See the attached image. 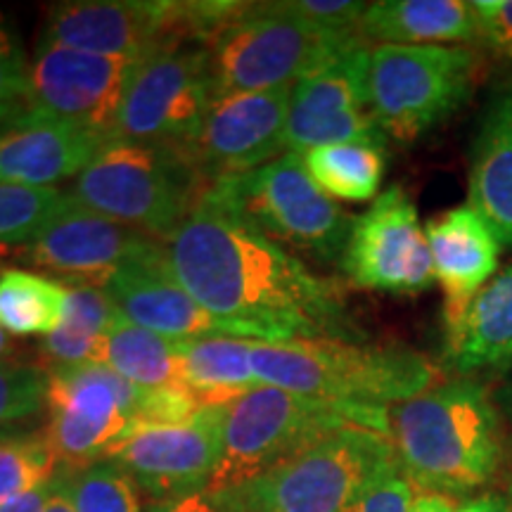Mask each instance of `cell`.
I'll return each instance as SVG.
<instances>
[{"label":"cell","instance_id":"6da1fadb","mask_svg":"<svg viewBox=\"0 0 512 512\" xmlns=\"http://www.w3.org/2000/svg\"><path fill=\"white\" fill-rule=\"evenodd\" d=\"M178 285L240 339L261 344L332 337L363 342L342 290L268 238L216 190L207 188L164 240Z\"/></svg>","mask_w":512,"mask_h":512},{"label":"cell","instance_id":"7a4b0ae2","mask_svg":"<svg viewBox=\"0 0 512 512\" xmlns=\"http://www.w3.org/2000/svg\"><path fill=\"white\" fill-rule=\"evenodd\" d=\"M396 463L418 489L451 501L491 491L510 467L505 418L482 377H448L389 408Z\"/></svg>","mask_w":512,"mask_h":512},{"label":"cell","instance_id":"3957f363","mask_svg":"<svg viewBox=\"0 0 512 512\" xmlns=\"http://www.w3.org/2000/svg\"><path fill=\"white\" fill-rule=\"evenodd\" d=\"M261 384L285 392L358 406L392 408L439 382L434 363L401 344L316 337L252 347Z\"/></svg>","mask_w":512,"mask_h":512},{"label":"cell","instance_id":"277c9868","mask_svg":"<svg viewBox=\"0 0 512 512\" xmlns=\"http://www.w3.org/2000/svg\"><path fill=\"white\" fill-rule=\"evenodd\" d=\"M46 373L48 427L43 432L57 467L67 470L107 458L140 425L183 422L200 411L190 396L147 392L107 363L55 366Z\"/></svg>","mask_w":512,"mask_h":512},{"label":"cell","instance_id":"5b68a950","mask_svg":"<svg viewBox=\"0 0 512 512\" xmlns=\"http://www.w3.org/2000/svg\"><path fill=\"white\" fill-rule=\"evenodd\" d=\"M347 427H363L389 437V408L316 399L259 384L226 406L221 453L209 491L249 482Z\"/></svg>","mask_w":512,"mask_h":512},{"label":"cell","instance_id":"8992f818","mask_svg":"<svg viewBox=\"0 0 512 512\" xmlns=\"http://www.w3.org/2000/svg\"><path fill=\"white\" fill-rule=\"evenodd\" d=\"M207 188L185 147L112 138L74 178L67 195L95 214L164 242Z\"/></svg>","mask_w":512,"mask_h":512},{"label":"cell","instance_id":"52a82bcc","mask_svg":"<svg viewBox=\"0 0 512 512\" xmlns=\"http://www.w3.org/2000/svg\"><path fill=\"white\" fill-rule=\"evenodd\" d=\"M394 456L389 437L347 427L264 475L209 494L223 512H344L358 489Z\"/></svg>","mask_w":512,"mask_h":512},{"label":"cell","instance_id":"ba28073f","mask_svg":"<svg viewBox=\"0 0 512 512\" xmlns=\"http://www.w3.org/2000/svg\"><path fill=\"white\" fill-rule=\"evenodd\" d=\"M482 74L470 46H370V110L387 140L413 145L465 105Z\"/></svg>","mask_w":512,"mask_h":512},{"label":"cell","instance_id":"9c48e42d","mask_svg":"<svg viewBox=\"0 0 512 512\" xmlns=\"http://www.w3.org/2000/svg\"><path fill=\"white\" fill-rule=\"evenodd\" d=\"M358 38L325 34L285 3H245L207 43L216 100L294 86Z\"/></svg>","mask_w":512,"mask_h":512},{"label":"cell","instance_id":"30bf717a","mask_svg":"<svg viewBox=\"0 0 512 512\" xmlns=\"http://www.w3.org/2000/svg\"><path fill=\"white\" fill-rule=\"evenodd\" d=\"M223 200L280 245L325 264L342 261L354 216L318 188L299 152H285L259 169L211 183Z\"/></svg>","mask_w":512,"mask_h":512},{"label":"cell","instance_id":"8fae6325","mask_svg":"<svg viewBox=\"0 0 512 512\" xmlns=\"http://www.w3.org/2000/svg\"><path fill=\"white\" fill-rule=\"evenodd\" d=\"M214 100L209 50L197 43L162 48L133 64L112 138L188 150Z\"/></svg>","mask_w":512,"mask_h":512},{"label":"cell","instance_id":"7c38bea8","mask_svg":"<svg viewBox=\"0 0 512 512\" xmlns=\"http://www.w3.org/2000/svg\"><path fill=\"white\" fill-rule=\"evenodd\" d=\"M366 38L337 50L292 88L285 150L299 152L337 143L387 145L370 110Z\"/></svg>","mask_w":512,"mask_h":512},{"label":"cell","instance_id":"4fadbf2b","mask_svg":"<svg viewBox=\"0 0 512 512\" xmlns=\"http://www.w3.org/2000/svg\"><path fill=\"white\" fill-rule=\"evenodd\" d=\"M349 283L384 294H420L434 283L430 242L418 209L401 185L375 197L354 216L347 249L339 261Z\"/></svg>","mask_w":512,"mask_h":512},{"label":"cell","instance_id":"5bb4252c","mask_svg":"<svg viewBox=\"0 0 512 512\" xmlns=\"http://www.w3.org/2000/svg\"><path fill=\"white\" fill-rule=\"evenodd\" d=\"M41 43L140 62L192 43L188 8L185 0H69L50 8Z\"/></svg>","mask_w":512,"mask_h":512},{"label":"cell","instance_id":"9a60e30c","mask_svg":"<svg viewBox=\"0 0 512 512\" xmlns=\"http://www.w3.org/2000/svg\"><path fill=\"white\" fill-rule=\"evenodd\" d=\"M226 408H200L183 422L131 430L107 458L117 460L147 501H171L209 491L221 453Z\"/></svg>","mask_w":512,"mask_h":512},{"label":"cell","instance_id":"2e32d148","mask_svg":"<svg viewBox=\"0 0 512 512\" xmlns=\"http://www.w3.org/2000/svg\"><path fill=\"white\" fill-rule=\"evenodd\" d=\"M292 88L235 93L214 100L188 147L192 164L207 185L259 169L285 155V128Z\"/></svg>","mask_w":512,"mask_h":512},{"label":"cell","instance_id":"e0dca14e","mask_svg":"<svg viewBox=\"0 0 512 512\" xmlns=\"http://www.w3.org/2000/svg\"><path fill=\"white\" fill-rule=\"evenodd\" d=\"M133 64L126 57L38 43L29 64L27 105L110 140Z\"/></svg>","mask_w":512,"mask_h":512},{"label":"cell","instance_id":"ac0fdd59","mask_svg":"<svg viewBox=\"0 0 512 512\" xmlns=\"http://www.w3.org/2000/svg\"><path fill=\"white\" fill-rule=\"evenodd\" d=\"M155 242L159 240L95 214L67 195L53 221L19 249V259L53 273L69 287L93 285L105 290L107 280L121 266Z\"/></svg>","mask_w":512,"mask_h":512},{"label":"cell","instance_id":"d6986e66","mask_svg":"<svg viewBox=\"0 0 512 512\" xmlns=\"http://www.w3.org/2000/svg\"><path fill=\"white\" fill-rule=\"evenodd\" d=\"M105 136L38 112L27 102L0 119V181L53 188L76 178L98 157Z\"/></svg>","mask_w":512,"mask_h":512},{"label":"cell","instance_id":"ffe728a7","mask_svg":"<svg viewBox=\"0 0 512 512\" xmlns=\"http://www.w3.org/2000/svg\"><path fill=\"white\" fill-rule=\"evenodd\" d=\"M105 292L117 304L121 316L133 325L171 339L195 337H238V330L226 320L195 302L178 285L166 261L164 242H155L107 280Z\"/></svg>","mask_w":512,"mask_h":512},{"label":"cell","instance_id":"44dd1931","mask_svg":"<svg viewBox=\"0 0 512 512\" xmlns=\"http://www.w3.org/2000/svg\"><path fill=\"white\" fill-rule=\"evenodd\" d=\"M434 280L444 292L446 335L470 309L472 299L491 283L501 259V240L470 204L448 209L425 226Z\"/></svg>","mask_w":512,"mask_h":512},{"label":"cell","instance_id":"7402d4cb","mask_svg":"<svg viewBox=\"0 0 512 512\" xmlns=\"http://www.w3.org/2000/svg\"><path fill=\"white\" fill-rule=\"evenodd\" d=\"M467 204L512 249V79L498 83L479 114Z\"/></svg>","mask_w":512,"mask_h":512},{"label":"cell","instance_id":"603a6c76","mask_svg":"<svg viewBox=\"0 0 512 512\" xmlns=\"http://www.w3.org/2000/svg\"><path fill=\"white\" fill-rule=\"evenodd\" d=\"M358 31L375 46H479L470 0H377L368 3Z\"/></svg>","mask_w":512,"mask_h":512},{"label":"cell","instance_id":"cb8c5ba5","mask_svg":"<svg viewBox=\"0 0 512 512\" xmlns=\"http://www.w3.org/2000/svg\"><path fill=\"white\" fill-rule=\"evenodd\" d=\"M444 361L458 377L503 375L512 366V264L491 278L448 332Z\"/></svg>","mask_w":512,"mask_h":512},{"label":"cell","instance_id":"d4e9b609","mask_svg":"<svg viewBox=\"0 0 512 512\" xmlns=\"http://www.w3.org/2000/svg\"><path fill=\"white\" fill-rule=\"evenodd\" d=\"M252 339H181L183 380L197 408H226L259 387L252 368Z\"/></svg>","mask_w":512,"mask_h":512},{"label":"cell","instance_id":"484cf974","mask_svg":"<svg viewBox=\"0 0 512 512\" xmlns=\"http://www.w3.org/2000/svg\"><path fill=\"white\" fill-rule=\"evenodd\" d=\"M124 318L102 287H67V306L60 328L43 337L38 356L41 366H81L105 363L107 335Z\"/></svg>","mask_w":512,"mask_h":512},{"label":"cell","instance_id":"4316f807","mask_svg":"<svg viewBox=\"0 0 512 512\" xmlns=\"http://www.w3.org/2000/svg\"><path fill=\"white\" fill-rule=\"evenodd\" d=\"M105 363L147 392L185 394L181 339L150 332L121 318L105 342Z\"/></svg>","mask_w":512,"mask_h":512},{"label":"cell","instance_id":"83f0119b","mask_svg":"<svg viewBox=\"0 0 512 512\" xmlns=\"http://www.w3.org/2000/svg\"><path fill=\"white\" fill-rule=\"evenodd\" d=\"M309 176L328 197L342 202L375 200L384 178V147L337 143L304 152Z\"/></svg>","mask_w":512,"mask_h":512},{"label":"cell","instance_id":"f1b7e54d","mask_svg":"<svg viewBox=\"0 0 512 512\" xmlns=\"http://www.w3.org/2000/svg\"><path fill=\"white\" fill-rule=\"evenodd\" d=\"M67 287L22 268L0 273V328L12 337H48L60 328Z\"/></svg>","mask_w":512,"mask_h":512},{"label":"cell","instance_id":"f546056e","mask_svg":"<svg viewBox=\"0 0 512 512\" xmlns=\"http://www.w3.org/2000/svg\"><path fill=\"white\" fill-rule=\"evenodd\" d=\"M57 472L46 432L12 430L0 434V508L50 482Z\"/></svg>","mask_w":512,"mask_h":512},{"label":"cell","instance_id":"4dcf8cb0","mask_svg":"<svg viewBox=\"0 0 512 512\" xmlns=\"http://www.w3.org/2000/svg\"><path fill=\"white\" fill-rule=\"evenodd\" d=\"M62 470L67 472L76 512H143L145 508L136 482L117 460L102 458L79 470Z\"/></svg>","mask_w":512,"mask_h":512},{"label":"cell","instance_id":"1f68e13d","mask_svg":"<svg viewBox=\"0 0 512 512\" xmlns=\"http://www.w3.org/2000/svg\"><path fill=\"white\" fill-rule=\"evenodd\" d=\"M67 192L0 181V245H29L53 221Z\"/></svg>","mask_w":512,"mask_h":512},{"label":"cell","instance_id":"d6a6232c","mask_svg":"<svg viewBox=\"0 0 512 512\" xmlns=\"http://www.w3.org/2000/svg\"><path fill=\"white\" fill-rule=\"evenodd\" d=\"M48 373L41 363H0V434L22 430L46 408Z\"/></svg>","mask_w":512,"mask_h":512},{"label":"cell","instance_id":"836d02e7","mask_svg":"<svg viewBox=\"0 0 512 512\" xmlns=\"http://www.w3.org/2000/svg\"><path fill=\"white\" fill-rule=\"evenodd\" d=\"M413 501V484L403 475L394 456L358 489L344 512H411Z\"/></svg>","mask_w":512,"mask_h":512},{"label":"cell","instance_id":"e575fe53","mask_svg":"<svg viewBox=\"0 0 512 512\" xmlns=\"http://www.w3.org/2000/svg\"><path fill=\"white\" fill-rule=\"evenodd\" d=\"M285 8L311 27L332 36H361V19L368 3L354 0H287Z\"/></svg>","mask_w":512,"mask_h":512},{"label":"cell","instance_id":"d590c367","mask_svg":"<svg viewBox=\"0 0 512 512\" xmlns=\"http://www.w3.org/2000/svg\"><path fill=\"white\" fill-rule=\"evenodd\" d=\"M479 22V46L512 60V0H472Z\"/></svg>","mask_w":512,"mask_h":512},{"label":"cell","instance_id":"8d00e7d4","mask_svg":"<svg viewBox=\"0 0 512 512\" xmlns=\"http://www.w3.org/2000/svg\"><path fill=\"white\" fill-rule=\"evenodd\" d=\"M29 91V64L24 62L22 50L0 53V110L27 102Z\"/></svg>","mask_w":512,"mask_h":512},{"label":"cell","instance_id":"74e56055","mask_svg":"<svg viewBox=\"0 0 512 512\" xmlns=\"http://www.w3.org/2000/svg\"><path fill=\"white\" fill-rule=\"evenodd\" d=\"M143 512H223L221 505L214 501L209 491L192 494L183 498H171V501H147Z\"/></svg>","mask_w":512,"mask_h":512},{"label":"cell","instance_id":"f35d334b","mask_svg":"<svg viewBox=\"0 0 512 512\" xmlns=\"http://www.w3.org/2000/svg\"><path fill=\"white\" fill-rule=\"evenodd\" d=\"M456 512H512V498L503 491H484V494L460 501Z\"/></svg>","mask_w":512,"mask_h":512},{"label":"cell","instance_id":"ab89813d","mask_svg":"<svg viewBox=\"0 0 512 512\" xmlns=\"http://www.w3.org/2000/svg\"><path fill=\"white\" fill-rule=\"evenodd\" d=\"M50 491H53V479L41 484L38 489L29 491V494L15 498V501L5 505V508H0V512H43L48 505Z\"/></svg>","mask_w":512,"mask_h":512},{"label":"cell","instance_id":"60d3db41","mask_svg":"<svg viewBox=\"0 0 512 512\" xmlns=\"http://www.w3.org/2000/svg\"><path fill=\"white\" fill-rule=\"evenodd\" d=\"M43 512H76L72 503V494H69V486H67V472H64L62 467H57L53 477V491H50L48 505Z\"/></svg>","mask_w":512,"mask_h":512},{"label":"cell","instance_id":"b9f144b4","mask_svg":"<svg viewBox=\"0 0 512 512\" xmlns=\"http://www.w3.org/2000/svg\"><path fill=\"white\" fill-rule=\"evenodd\" d=\"M491 392H494V399L501 408L505 422L512 427V366L503 375H498L496 387Z\"/></svg>","mask_w":512,"mask_h":512},{"label":"cell","instance_id":"7bdbcfd3","mask_svg":"<svg viewBox=\"0 0 512 512\" xmlns=\"http://www.w3.org/2000/svg\"><path fill=\"white\" fill-rule=\"evenodd\" d=\"M456 501L439 494H415L411 512H456Z\"/></svg>","mask_w":512,"mask_h":512},{"label":"cell","instance_id":"ee69618b","mask_svg":"<svg viewBox=\"0 0 512 512\" xmlns=\"http://www.w3.org/2000/svg\"><path fill=\"white\" fill-rule=\"evenodd\" d=\"M8 361H22V358H19V344L8 335V332L0 328V363Z\"/></svg>","mask_w":512,"mask_h":512},{"label":"cell","instance_id":"f6af8a7d","mask_svg":"<svg viewBox=\"0 0 512 512\" xmlns=\"http://www.w3.org/2000/svg\"><path fill=\"white\" fill-rule=\"evenodd\" d=\"M10 50H17V46H12V36L8 27H5L3 15H0V53H10Z\"/></svg>","mask_w":512,"mask_h":512},{"label":"cell","instance_id":"bcb514c9","mask_svg":"<svg viewBox=\"0 0 512 512\" xmlns=\"http://www.w3.org/2000/svg\"><path fill=\"white\" fill-rule=\"evenodd\" d=\"M508 482H510V486H508V496L512 498V439H510V477H508Z\"/></svg>","mask_w":512,"mask_h":512}]
</instances>
